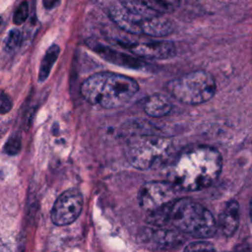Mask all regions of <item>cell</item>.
Listing matches in <instances>:
<instances>
[{
    "instance_id": "obj_1",
    "label": "cell",
    "mask_w": 252,
    "mask_h": 252,
    "mask_svg": "<svg viewBox=\"0 0 252 252\" xmlns=\"http://www.w3.org/2000/svg\"><path fill=\"white\" fill-rule=\"evenodd\" d=\"M222 158L210 146H195L181 152L167 170V179L177 189L198 191L212 185L220 176Z\"/></svg>"
},
{
    "instance_id": "obj_2",
    "label": "cell",
    "mask_w": 252,
    "mask_h": 252,
    "mask_svg": "<svg viewBox=\"0 0 252 252\" xmlns=\"http://www.w3.org/2000/svg\"><path fill=\"white\" fill-rule=\"evenodd\" d=\"M148 221L158 226L171 223L181 232L197 238L212 237L218 229L212 213L188 198H177L169 205L149 213Z\"/></svg>"
},
{
    "instance_id": "obj_3",
    "label": "cell",
    "mask_w": 252,
    "mask_h": 252,
    "mask_svg": "<svg viewBox=\"0 0 252 252\" xmlns=\"http://www.w3.org/2000/svg\"><path fill=\"white\" fill-rule=\"evenodd\" d=\"M80 91L82 96L93 105L117 108L126 104L136 94L139 85L128 76L99 72L87 78Z\"/></svg>"
},
{
    "instance_id": "obj_4",
    "label": "cell",
    "mask_w": 252,
    "mask_h": 252,
    "mask_svg": "<svg viewBox=\"0 0 252 252\" xmlns=\"http://www.w3.org/2000/svg\"><path fill=\"white\" fill-rule=\"evenodd\" d=\"M172 150L173 143L170 139L155 134H142L128 140L125 156L133 167L146 170L163 163Z\"/></svg>"
},
{
    "instance_id": "obj_5",
    "label": "cell",
    "mask_w": 252,
    "mask_h": 252,
    "mask_svg": "<svg viewBox=\"0 0 252 252\" xmlns=\"http://www.w3.org/2000/svg\"><path fill=\"white\" fill-rule=\"evenodd\" d=\"M166 90L180 102L196 105L210 100L216 94L217 85L209 72L197 70L170 80Z\"/></svg>"
},
{
    "instance_id": "obj_6",
    "label": "cell",
    "mask_w": 252,
    "mask_h": 252,
    "mask_svg": "<svg viewBox=\"0 0 252 252\" xmlns=\"http://www.w3.org/2000/svg\"><path fill=\"white\" fill-rule=\"evenodd\" d=\"M109 16L120 29L134 34L162 37L173 31L171 22L162 15L144 16L133 13L122 5L110 8Z\"/></svg>"
},
{
    "instance_id": "obj_7",
    "label": "cell",
    "mask_w": 252,
    "mask_h": 252,
    "mask_svg": "<svg viewBox=\"0 0 252 252\" xmlns=\"http://www.w3.org/2000/svg\"><path fill=\"white\" fill-rule=\"evenodd\" d=\"M176 187L169 181H150L143 184L138 192L140 207L152 213L176 200Z\"/></svg>"
},
{
    "instance_id": "obj_8",
    "label": "cell",
    "mask_w": 252,
    "mask_h": 252,
    "mask_svg": "<svg viewBox=\"0 0 252 252\" xmlns=\"http://www.w3.org/2000/svg\"><path fill=\"white\" fill-rule=\"evenodd\" d=\"M83 204V195L79 189L64 191L52 206L50 214L52 222L56 225H68L74 222L82 212Z\"/></svg>"
},
{
    "instance_id": "obj_9",
    "label": "cell",
    "mask_w": 252,
    "mask_h": 252,
    "mask_svg": "<svg viewBox=\"0 0 252 252\" xmlns=\"http://www.w3.org/2000/svg\"><path fill=\"white\" fill-rule=\"evenodd\" d=\"M125 47L135 55L147 59H167L176 53L174 43L168 40L126 42Z\"/></svg>"
},
{
    "instance_id": "obj_10",
    "label": "cell",
    "mask_w": 252,
    "mask_h": 252,
    "mask_svg": "<svg viewBox=\"0 0 252 252\" xmlns=\"http://www.w3.org/2000/svg\"><path fill=\"white\" fill-rule=\"evenodd\" d=\"M119 2L133 13L157 16L174 11L179 6L180 0H119Z\"/></svg>"
},
{
    "instance_id": "obj_11",
    "label": "cell",
    "mask_w": 252,
    "mask_h": 252,
    "mask_svg": "<svg viewBox=\"0 0 252 252\" xmlns=\"http://www.w3.org/2000/svg\"><path fill=\"white\" fill-rule=\"evenodd\" d=\"M239 224V205L236 201L230 200L226 203L220 215L218 227L225 236H231Z\"/></svg>"
},
{
    "instance_id": "obj_12",
    "label": "cell",
    "mask_w": 252,
    "mask_h": 252,
    "mask_svg": "<svg viewBox=\"0 0 252 252\" xmlns=\"http://www.w3.org/2000/svg\"><path fill=\"white\" fill-rule=\"evenodd\" d=\"M90 46L95 52H97L101 57L105 58L108 61L114 62L115 64L127 66V67H133V68H138V67L143 66V62H141L140 60H138L134 57H131L127 54L120 53V52H117L115 50H112V49H110L106 46L100 45L96 42L90 43Z\"/></svg>"
},
{
    "instance_id": "obj_13",
    "label": "cell",
    "mask_w": 252,
    "mask_h": 252,
    "mask_svg": "<svg viewBox=\"0 0 252 252\" xmlns=\"http://www.w3.org/2000/svg\"><path fill=\"white\" fill-rule=\"evenodd\" d=\"M144 110L149 116L159 118L170 112L171 103L165 96L159 94H154L144 101Z\"/></svg>"
},
{
    "instance_id": "obj_14",
    "label": "cell",
    "mask_w": 252,
    "mask_h": 252,
    "mask_svg": "<svg viewBox=\"0 0 252 252\" xmlns=\"http://www.w3.org/2000/svg\"><path fill=\"white\" fill-rule=\"evenodd\" d=\"M59 52H60V48L57 44H52L47 49L44 57L41 60V64L39 67V73H38V81L39 82H43L48 77L53 64L55 63V61L58 58Z\"/></svg>"
},
{
    "instance_id": "obj_15",
    "label": "cell",
    "mask_w": 252,
    "mask_h": 252,
    "mask_svg": "<svg viewBox=\"0 0 252 252\" xmlns=\"http://www.w3.org/2000/svg\"><path fill=\"white\" fill-rule=\"evenodd\" d=\"M22 33L18 29H12L4 39V50L6 52H14L20 45Z\"/></svg>"
},
{
    "instance_id": "obj_16",
    "label": "cell",
    "mask_w": 252,
    "mask_h": 252,
    "mask_svg": "<svg viewBox=\"0 0 252 252\" xmlns=\"http://www.w3.org/2000/svg\"><path fill=\"white\" fill-rule=\"evenodd\" d=\"M29 4L27 1L22 2L18 8L16 9L14 16H13V22L16 25H22L29 17Z\"/></svg>"
},
{
    "instance_id": "obj_17",
    "label": "cell",
    "mask_w": 252,
    "mask_h": 252,
    "mask_svg": "<svg viewBox=\"0 0 252 252\" xmlns=\"http://www.w3.org/2000/svg\"><path fill=\"white\" fill-rule=\"evenodd\" d=\"M21 150V140L18 137H11L9 140H7L5 146H4V152L7 155L14 156L18 154Z\"/></svg>"
},
{
    "instance_id": "obj_18",
    "label": "cell",
    "mask_w": 252,
    "mask_h": 252,
    "mask_svg": "<svg viewBox=\"0 0 252 252\" xmlns=\"http://www.w3.org/2000/svg\"><path fill=\"white\" fill-rule=\"evenodd\" d=\"M199 250H215L213 244L206 241L191 242L184 248V251H199Z\"/></svg>"
},
{
    "instance_id": "obj_19",
    "label": "cell",
    "mask_w": 252,
    "mask_h": 252,
    "mask_svg": "<svg viewBox=\"0 0 252 252\" xmlns=\"http://www.w3.org/2000/svg\"><path fill=\"white\" fill-rule=\"evenodd\" d=\"M1 102H0V109H1V113H7L11 110L12 108V100L11 98L4 93L2 92L1 94Z\"/></svg>"
},
{
    "instance_id": "obj_20",
    "label": "cell",
    "mask_w": 252,
    "mask_h": 252,
    "mask_svg": "<svg viewBox=\"0 0 252 252\" xmlns=\"http://www.w3.org/2000/svg\"><path fill=\"white\" fill-rule=\"evenodd\" d=\"M58 2H59V0H42L44 8H46L48 10L53 9L58 4Z\"/></svg>"
},
{
    "instance_id": "obj_21",
    "label": "cell",
    "mask_w": 252,
    "mask_h": 252,
    "mask_svg": "<svg viewBox=\"0 0 252 252\" xmlns=\"http://www.w3.org/2000/svg\"><path fill=\"white\" fill-rule=\"evenodd\" d=\"M250 217H251V220H252V200H251V205H250Z\"/></svg>"
}]
</instances>
